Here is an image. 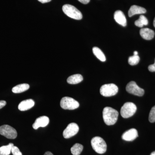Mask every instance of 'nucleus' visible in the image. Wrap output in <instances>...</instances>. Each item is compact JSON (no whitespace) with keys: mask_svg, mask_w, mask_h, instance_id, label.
<instances>
[{"mask_svg":"<svg viewBox=\"0 0 155 155\" xmlns=\"http://www.w3.org/2000/svg\"><path fill=\"white\" fill-rule=\"evenodd\" d=\"M49 123V119L46 116H42L37 118L34 123L32 127L34 129H38L39 127H45Z\"/></svg>","mask_w":155,"mask_h":155,"instance_id":"9b49d317","label":"nucleus"},{"mask_svg":"<svg viewBox=\"0 0 155 155\" xmlns=\"http://www.w3.org/2000/svg\"><path fill=\"white\" fill-rule=\"evenodd\" d=\"M134 55H138V52L137 51H135L134 52Z\"/></svg>","mask_w":155,"mask_h":155,"instance_id":"c756f323","label":"nucleus"},{"mask_svg":"<svg viewBox=\"0 0 155 155\" xmlns=\"http://www.w3.org/2000/svg\"><path fill=\"white\" fill-rule=\"evenodd\" d=\"M114 18L117 23L122 25V26H126L127 25V20L125 15L122 11H116L114 13Z\"/></svg>","mask_w":155,"mask_h":155,"instance_id":"f8f14e48","label":"nucleus"},{"mask_svg":"<svg viewBox=\"0 0 155 155\" xmlns=\"http://www.w3.org/2000/svg\"><path fill=\"white\" fill-rule=\"evenodd\" d=\"M148 69L150 72H155V61L154 64H152V65H150V66H149Z\"/></svg>","mask_w":155,"mask_h":155,"instance_id":"393cba45","label":"nucleus"},{"mask_svg":"<svg viewBox=\"0 0 155 155\" xmlns=\"http://www.w3.org/2000/svg\"><path fill=\"white\" fill-rule=\"evenodd\" d=\"M146 11L144 8L137 5H133L131 6L128 11V16L131 17L136 14H145Z\"/></svg>","mask_w":155,"mask_h":155,"instance_id":"2eb2a0df","label":"nucleus"},{"mask_svg":"<svg viewBox=\"0 0 155 155\" xmlns=\"http://www.w3.org/2000/svg\"><path fill=\"white\" fill-rule=\"evenodd\" d=\"M62 9L64 14L72 19L80 20L82 18L81 12L74 6L70 5H65L63 6Z\"/></svg>","mask_w":155,"mask_h":155,"instance_id":"7ed1b4c3","label":"nucleus"},{"mask_svg":"<svg viewBox=\"0 0 155 155\" xmlns=\"http://www.w3.org/2000/svg\"><path fill=\"white\" fill-rule=\"evenodd\" d=\"M11 153L13 155H22V153L20 151L19 148L17 147L14 146L12 147Z\"/></svg>","mask_w":155,"mask_h":155,"instance_id":"b1692460","label":"nucleus"},{"mask_svg":"<svg viewBox=\"0 0 155 155\" xmlns=\"http://www.w3.org/2000/svg\"><path fill=\"white\" fill-rule=\"evenodd\" d=\"M135 25L139 27H143V25H147L148 24V21L146 17L143 15H141L139 19L135 22Z\"/></svg>","mask_w":155,"mask_h":155,"instance_id":"412c9836","label":"nucleus"},{"mask_svg":"<svg viewBox=\"0 0 155 155\" xmlns=\"http://www.w3.org/2000/svg\"><path fill=\"white\" fill-rule=\"evenodd\" d=\"M81 3H82L83 4H87L89 2L90 0H78Z\"/></svg>","mask_w":155,"mask_h":155,"instance_id":"bb28decb","label":"nucleus"},{"mask_svg":"<svg viewBox=\"0 0 155 155\" xmlns=\"http://www.w3.org/2000/svg\"><path fill=\"white\" fill-rule=\"evenodd\" d=\"M39 2L42 3H46L49 2L51 0H38Z\"/></svg>","mask_w":155,"mask_h":155,"instance_id":"cd10ccee","label":"nucleus"},{"mask_svg":"<svg viewBox=\"0 0 155 155\" xmlns=\"http://www.w3.org/2000/svg\"><path fill=\"white\" fill-rule=\"evenodd\" d=\"M126 90L129 93L137 96H142L144 94V90L140 87L134 81H130L127 84Z\"/></svg>","mask_w":155,"mask_h":155,"instance_id":"6e6552de","label":"nucleus"},{"mask_svg":"<svg viewBox=\"0 0 155 155\" xmlns=\"http://www.w3.org/2000/svg\"><path fill=\"white\" fill-rule=\"evenodd\" d=\"M13 146H14V144L10 143L8 145L1 147H0V155H10Z\"/></svg>","mask_w":155,"mask_h":155,"instance_id":"6ab92c4d","label":"nucleus"},{"mask_svg":"<svg viewBox=\"0 0 155 155\" xmlns=\"http://www.w3.org/2000/svg\"><path fill=\"white\" fill-rule=\"evenodd\" d=\"M91 144L93 150L98 153H104L107 150V145L105 141L100 137H95L92 139Z\"/></svg>","mask_w":155,"mask_h":155,"instance_id":"f03ea898","label":"nucleus"},{"mask_svg":"<svg viewBox=\"0 0 155 155\" xmlns=\"http://www.w3.org/2000/svg\"><path fill=\"white\" fill-rule=\"evenodd\" d=\"M150 155H155V151L151 153Z\"/></svg>","mask_w":155,"mask_h":155,"instance_id":"7c9ffc66","label":"nucleus"},{"mask_svg":"<svg viewBox=\"0 0 155 155\" xmlns=\"http://www.w3.org/2000/svg\"><path fill=\"white\" fill-rule=\"evenodd\" d=\"M44 155H54L52 153H51V152L48 151L46 152Z\"/></svg>","mask_w":155,"mask_h":155,"instance_id":"c85d7f7f","label":"nucleus"},{"mask_svg":"<svg viewBox=\"0 0 155 155\" xmlns=\"http://www.w3.org/2000/svg\"><path fill=\"white\" fill-rule=\"evenodd\" d=\"M83 80V78L80 74H75L69 76L67 79V82L69 84H75L80 83Z\"/></svg>","mask_w":155,"mask_h":155,"instance_id":"dca6fc26","label":"nucleus"},{"mask_svg":"<svg viewBox=\"0 0 155 155\" xmlns=\"http://www.w3.org/2000/svg\"><path fill=\"white\" fill-rule=\"evenodd\" d=\"M93 52L94 55L97 57L100 61L104 62L106 61V58L105 56L102 51L99 48L97 47H94L93 48Z\"/></svg>","mask_w":155,"mask_h":155,"instance_id":"a211bd4d","label":"nucleus"},{"mask_svg":"<svg viewBox=\"0 0 155 155\" xmlns=\"http://www.w3.org/2000/svg\"><path fill=\"white\" fill-rule=\"evenodd\" d=\"M140 57L138 55H133L128 58V64L131 66L137 65L140 61Z\"/></svg>","mask_w":155,"mask_h":155,"instance_id":"4be33fe9","label":"nucleus"},{"mask_svg":"<svg viewBox=\"0 0 155 155\" xmlns=\"http://www.w3.org/2000/svg\"><path fill=\"white\" fill-rule=\"evenodd\" d=\"M118 116V111L110 107H106L103 110V119L106 125H114L117 122Z\"/></svg>","mask_w":155,"mask_h":155,"instance_id":"f257e3e1","label":"nucleus"},{"mask_svg":"<svg viewBox=\"0 0 155 155\" xmlns=\"http://www.w3.org/2000/svg\"><path fill=\"white\" fill-rule=\"evenodd\" d=\"M7 103L5 101H0V109L4 107L6 105Z\"/></svg>","mask_w":155,"mask_h":155,"instance_id":"a878e982","label":"nucleus"},{"mask_svg":"<svg viewBox=\"0 0 155 155\" xmlns=\"http://www.w3.org/2000/svg\"><path fill=\"white\" fill-rule=\"evenodd\" d=\"M78 131L79 127L76 123H70L64 130L63 136L65 138H69L77 134Z\"/></svg>","mask_w":155,"mask_h":155,"instance_id":"1a4fd4ad","label":"nucleus"},{"mask_svg":"<svg viewBox=\"0 0 155 155\" xmlns=\"http://www.w3.org/2000/svg\"><path fill=\"white\" fill-rule=\"evenodd\" d=\"M60 104L61 108L64 110H75L79 106V103L77 101L68 97H64L62 98Z\"/></svg>","mask_w":155,"mask_h":155,"instance_id":"39448f33","label":"nucleus"},{"mask_svg":"<svg viewBox=\"0 0 155 155\" xmlns=\"http://www.w3.org/2000/svg\"><path fill=\"white\" fill-rule=\"evenodd\" d=\"M137 110L136 106L133 103H125L121 109L120 113L124 118H128L133 116Z\"/></svg>","mask_w":155,"mask_h":155,"instance_id":"20e7f679","label":"nucleus"},{"mask_svg":"<svg viewBox=\"0 0 155 155\" xmlns=\"http://www.w3.org/2000/svg\"><path fill=\"white\" fill-rule=\"evenodd\" d=\"M138 132L135 128H131L127 130L122 134V139L125 141H131L138 137Z\"/></svg>","mask_w":155,"mask_h":155,"instance_id":"9d476101","label":"nucleus"},{"mask_svg":"<svg viewBox=\"0 0 155 155\" xmlns=\"http://www.w3.org/2000/svg\"><path fill=\"white\" fill-rule=\"evenodd\" d=\"M34 105L35 102L33 100H25L19 103L18 109L20 111H26L29 110Z\"/></svg>","mask_w":155,"mask_h":155,"instance_id":"ddd939ff","label":"nucleus"},{"mask_svg":"<svg viewBox=\"0 0 155 155\" xmlns=\"http://www.w3.org/2000/svg\"><path fill=\"white\" fill-rule=\"evenodd\" d=\"M83 149V146L79 143H75L71 148V151L73 155H79Z\"/></svg>","mask_w":155,"mask_h":155,"instance_id":"aec40b11","label":"nucleus"},{"mask_svg":"<svg viewBox=\"0 0 155 155\" xmlns=\"http://www.w3.org/2000/svg\"><path fill=\"white\" fill-rule=\"evenodd\" d=\"M153 25L155 27V18L154 19V21H153Z\"/></svg>","mask_w":155,"mask_h":155,"instance_id":"2f4dec72","label":"nucleus"},{"mask_svg":"<svg viewBox=\"0 0 155 155\" xmlns=\"http://www.w3.org/2000/svg\"><path fill=\"white\" fill-rule=\"evenodd\" d=\"M29 84H18L12 88V92L14 93H21L28 90L29 88Z\"/></svg>","mask_w":155,"mask_h":155,"instance_id":"f3484780","label":"nucleus"},{"mask_svg":"<svg viewBox=\"0 0 155 155\" xmlns=\"http://www.w3.org/2000/svg\"><path fill=\"white\" fill-rule=\"evenodd\" d=\"M0 134L6 138L14 139L17 137V133L14 127L9 125H5L0 127Z\"/></svg>","mask_w":155,"mask_h":155,"instance_id":"0eeeda50","label":"nucleus"},{"mask_svg":"<svg viewBox=\"0 0 155 155\" xmlns=\"http://www.w3.org/2000/svg\"><path fill=\"white\" fill-rule=\"evenodd\" d=\"M149 120L151 123L155 122V106L153 107L150 111Z\"/></svg>","mask_w":155,"mask_h":155,"instance_id":"5701e85b","label":"nucleus"},{"mask_svg":"<svg viewBox=\"0 0 155 155\" xmlns=\"http://www.w3.org/2000/svg\"><path fill=\"white\" fill-rule=\"evenodd\" d=\"M140 33L142 37L147 40H151L153 38L155 35L154 31L148 28H141Z\"/></svg>","mask_w":155,"mask_h":155,"instance_id":"4468645a","label":"nucleus"},{"mask_svg":"<svg viewBox=\"0 0 155 155\" xmlns=\"http://www.w3.org/2000/svg\"><path fill=\"white\" fill-rule=\"evenodd\" d=\"M118 87L114 84H109L102 85L100 89V93L104 97H111L117 94Z\"/></svg>","mask_w":155,"mask_h":155,"instance_id":"423d86ee","label":"nucleus"}]
</instances>
